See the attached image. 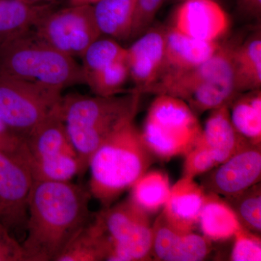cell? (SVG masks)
Masks as SVG:
<instances>
[{
    "instance_id": "7c38bea8",
    "label": "cell",
    "mask_w": 261,
    "mask_h": 261,
    "mask_svg": "<svg viewBox=\"0 0 261 261\" xmlns=\"http://www.w3.org/2000/svg\"><path fill=\"white\" fill-rule=\"evenodd\" d=\"M170 25L197 40L219 42L229 29L230 20L215 0H183L175 10Z\"/></svg>"
},
{
    "instance_id": "5bb4252c",
    "label": "cell",
    "mask_w": 261,
    "mask_h": 261,
    "mask_svg": "<svg viewBox=\"0 0 261 261\" xmlns=\"http://www.w3.org/2000/svg\"><path fill=\"white\" fill-rule=\"evenodd\" d=\"M211 251V241L203 235L180 231L159 215L152 226V255L158 260L199 261Z\"/></svg>"
},
{
    "instance_id": "8fae6325",
    "label": "cell",
    "mask_w": 261,
    "mask_h": 261,
    "mask_svg": "<svg viewBox=\"0 0 261 261\" xmlns=\"http://www.w3.org/2000/svg\"><path fill=\"white\" fill-rule=\"evenodd\" d=\"M203 175L206 192L224 197L241 193L260 182L261 146L248 144Z\"/></svg>"
},
{
    "instance_id": "7a4b0ae2",
    "label": "cell",
    "mask_w": 261,
    "mask_h": 261,
    "mask_svg": "<svg viewBox=\"0 0 261 261\" xmlns=\"http://www.w3.org/2000/svg\"><path fill=\"white\" fill-rule=\"evenodd\" d=\"M141 95L132 90L110 97L80 94L62 97L60 113L80 161V177L88 171L91 157L108 136L135 119Z\"/></svg>"
},
{
    "instance_id": "4dcf8cb0",
    "label": "cell",
    "mask_w": 261,
    "mask_h": 261,
    "mask_svg": "<svg viewBox=\"0 0 261 261\" xmlns=\"http://www.w3.org/2000/svg\"><path fill=\"white\" fill-rule=\"evenodd\" d=\"M164 0H137L129 39L135 40L148 30Z\"/></svg>"
},
{
    "instance_id": "8992f818",
    "label": "cell",
    "mask_w": 261,
    "mask_h": 261,
    "mask_svg": "<svg viewBox=\"0 0 261 261\" xmlns=\"http://www.w3.org/2000/svg\"><path fill=\"white\" fill-rule=\"evenodd\" d=\"M140 132L154 157L167 161L188 153L200 139L202 126L187 103L159 94L149 106Z\"/></svg>"
},
{
    "instance_id": "d6986e66",
    "label": "cell",
    "mask_w": 261,
    "mask_h": 261,
    "mask_svg": "<svg viewBox=\"0 0 261 261\" xmlns=\"http://www.w3.org/2000/svg\"><path fill=\"white\" fill-rule=\"evenodd\" d=\"M231 62L238 93L261 88L260 29L240 43H231Z\"/></svg>"
},
{
    "instance_id": "4fadbf2b",
    "label": "cell",
    "mask_w": 261,
    "mask_h": 261,
    "mask_svg": "<svg viewBox=\"0 0 261 261\" xmlns=\"http://www.w3.org/2000/svg\"><path fill=\"white\" fill-rule=\"evenodd\" d=\"M166 27L149 28L126 48V63L132 90L145 94L162 72L166 47Z\"/></svg>"
},
{
    "instance_id": "d590c367",
    "label": "cell",
    "mask_w": 261,
    "mask_h": 261,
    "mask_svg": "<svg viewBox=\"0 0 261 261\" xmlns=\"http://www.w3.org/2000/svg\"><path fill=\"white\" fill-rule=\"evenodd\" d=\"M100 0H70V5H94Z\"/></svg>"
},
{
    "instance_id": "30bf717a",
    "label": "cell",
    "mask_w": 261,
    "mask_h": 261,
    "mask_svg": "<svg viewBox=\"0 0 261 261\" xmlns=\"http://www.w3.org/2000/svg\"><path fill=\"white\" fill-rule=\"evenodd\" d=\"M33 184L23 154L0 150V221L20 243L25 237Z\"/></svg>"
},
{
    "instance_id": "ba28073f",
    "label": "cell",
    "mask_w": 261,
    "mask_h": 261,
    "mask_svg": "<svg viewBox=\"0 0 261 261\" xmlns=\"http://www.w3.org/2000/svg\"><path fill=\"white\" fill-rule=\"evenodd\" d=\"M96 215L111 244L107 260H150L152 226L149 214L128 198Z\"/></svg>"
},
{
    "instance_id": "277c9868",
    "label": "cell",
    "mask_w": 261,
    "mask_h": 261,
    "mask_svg": "<svg viewBox=\"0 0 261 261\" xmlns=\"http://www.w3.org/2000/svg\"><path fill=\"white\" fill-rule=\"evenodd\" d=\"M146 93L166 94L181 99L196 115L228 106L239 93L231 62V43L221 44L203 63L163 78Z\"/></svg>"
},
{
    "instance_id": "603a6c76",
    "label": "cell",
    "mask_w": 261,
    "mask_h": 261,
    "mask_svg": "<svg viewBox=\"0 0 261 261\" xmlns=\"http://www.w3.org/2000/svg\"><path fill=\"white\" fill-rule=\"evenodd\" d=\"M137 0H100L93 5L102 35L116 40L129 39Z\"/></svg>"
},
{
    "instance_id": "ffe728a7",
    "label": "cell",
    "mask_w": 261,
    "mask_h": 261,
    "mask_svg": "<svg viewBox=\"0 0 261 261\" xmlns=\"http://www.w3.org/2000/svg\"><path fill=\"white\" fill-rule=\"evenodd\" d=\"M56 5L25 4L18 0H0V47L35 28Z\"/></svg>"
},
{
    "instance_id": "1f68e13d",
    "label": "cell",
    "mask_w": 261,
    "mask_h": 261,
    "mask_svg": "<svg viewBox=\"0 0 261 261\" xmlns=\"http://www.w3.org/2000/svg\"><path fill=\"white\" fill-rule=\"evenodd\" d=\"M0 261H25L21 243L0 221Z\"/></svg>"
},
{
    "instance_id": "836d02e7",
    "label": "cell",
    "mask_w": 261,
    "mask_h": 261,
    "mask_svg": "<svg viewBox=\"0 0 261 261\" xmlns=\"http://www.w3.org/2000/svg\"><path fill=\"white\" fill-rule=\"evenodd\" d=\"M240 13L247 18L260 20L261 0H236Z\"/></svg>"
},
{
    "instance_id": "d6a6232c",
    "label": "cell",
    "mask_w": 261,
    "mask_h": 261,
    "mask_svg": "<svg viewBox=\"0 0 261 261\" xmlns=\"http://www.w3.org/2000/svg\"><path fill=\"white\" fill-rule=\"evenodd\" d=\"M25 140L15 135L0 118V150L13 154L23 152Z\"/></svg>"
},
{
    "instance_id": "7402d4cb",
    "label": "cell",
    "mask_w": 261,
    "mask_h": 261,
    "mask_svg": "<svg viewBox=\"0 0 261 261\" xmlns=\"http://www.w3.org/2000/svg\"><path fill=\"white\" fill-rule=\"evenodd\" d=\"M198 225L203 236L215 242L233 238L238 230L243 227L224 198L208 192H206Z\"/></svg>"
},
{
    "instance_id": "4316f807",
    "label": "cell",
    "mask_w": 261,
    "mask_h": 261,
    "mask_svg": "<svg viewBox=\"0 0 261 261\" xmlns=\"http://www.w3.org/2000/svg\"><path fill=\"white\" fill-rule=\"evenodd\" d=\"M224 200L236 215L240 225L255 234L261 232L260 183L247 189L238 195Z\"/></svg>"
},
{
    "instance_id": "f546056e",
    "label": "cell",
    "mask_w": 261,
    "mask_h": 261,
    "mask_svg": "<svg viewBox=\"0 0 261 261\" xmlns=\"http://www.w3.org/2000/svg\"><path fill=\"white\" fill-rule=\"evenodd\" d=\"M233 238L234 239L231 260L260 261L261 241L260 235L250 232L241 227L238 230Z\"/></svg>"
},
{
    "instance_id": "f1b7e54d",
    "label": "cell",
    "mask_w": 261,
    "mask_h": 261,
    "mask_svg": "<svg viewBox=\"0 0 261 261\" xmlns=\"http://www.w3.org/2000/svg\"><path fill=\"white\" fill-rule=\"evenodd\" d=\"M183 176L195 178L205 174L218 166L214 154L199 139L195 147L185 154Z\"/></svg>"
},
{
    "instance_id": "ac0fdd59",
    "label": "cell",
    "mask_w": 261,
    "mask_h": 261,
    "mask_svg": "<svg viewBox=\"0 0 261 261\" xmlns=\"http://www.w3.org/2000/svg\"><path fill=\"white\" fill-rule=\"evenodd\" d=\"M210 112L202 126L200 140L208 147L219 165L251 143L235 129L230 119L228 106Z\"/></svg>"
},
{
    "instance_id": "44dd1931",
    "label": "cell",
    "mask_w": 261,
    "mask_h": 261,
    "mask_svg": "<svg viewBox=\"0 0 261 261\" xmlns=\"http://www.w3.org/2000/svg\"><path fill=\"white\" fill-rule=\"evenodd\" d=\"M111 244L97 215H94L56 261L107 260Z\"/></svg>"
},
{
    "instance_id": "5b68a950",
    "label": "cell",
    "mask_w": 261,
    "mask_h": 261,
    "mask_svg": "<svg viewBox=\"0 0 261 261\" xmlns=\"http://www.w3.org/2000/svg\"><path fill=\"white\" fill-rule=\"evenodd\" d=\"M0 73L63 91L84 84L82 66L41 40L34 29L0 47Z\"/></svg>"
},
{
    "instance_id": "cb8c5ba5",
    "label": "cell",
    "mask_w": 261,
    "mask_h": 261,
    "mask_svg": "<svg viewBox=\"0 0 261 261\" xmlns=\"http://www.w3.org/2000/svg\"><path fill=\"white\" fill-rule=\"evenodd\" d=\"M228 108L237 132L252 145L261 146V89L239 94Z\"/></svg>"
},
{
    "instance_id": "3957f363",
    "label": "cell",
    "mask_w": 261,
    "mask_h": 261,
    "mask_svg": "<svg viewBox=\"0 0 261 261\" xmlns=\"http://www.w3.org/2000/svg\"><path fill=\"white\" fill-rule=\"evenodd\" d=\"M155 157L146 145L135 119L117 128L89 161V192L103 206L113 205L147 172Z\"/></svg>"
},
{
    "instance_id": "52a82bcc",
    "label": "cell",
    "mask_w": 261,
    "mask_h": 261,
    "mask_svg": "<svg viewBox=\"0 0 261 261\" xmlns=\"http://www.w3.org/2000/svg\"><path fill=\"white\" fill-rule=\"evenodd\" d=\"M62 92L0 73V118L25 140L59 105Z\"/></svg>"
},
{
    "instance_id": "9a60e30c",
    "label": "cell",
    "mask_w": 261,
    "mask_h": 261,
    "mask_svg": "<svg viewBox=\"0 0 261 261\" xmlns=\"http://www.w3.org/2000/svg\"><path fill=\"white\" fill-rule=\"evenodd\" d=\"M59 106L60 103L25 140L23 155L30 166L76 155L62 120Z\"/></svg>"
},
{
    "instance_id": "d4e9b609",
    "label": "cell",
    "mask_w": 261,
    "mask_h": 261,
    "mask_svg": "<svg viewBox=\"0 0 261 261\" xmlns=\"http://www.w3.org/2000/svg\"><path fill=\"white\" fill-rule=\"evenodd\" d=\"M171 185L166 173L160 171L146 172L130 187L129 199L147 214L163 210Z\"/></svg>"
},
{
    "instance_id": "83f0119b",
    "label": "cell",
    "mask_w": 261,
    "mask_h": 261,
    "mask_svg": "<svg viewBox=\"0 0 261 261\" xmlns=\"http://www.w3.org/2000/svg\"><path fill=\"white\" fill-rule=\"evenodd\" d=\"M128 80L126 61H121L86 77L84 84L88 86L94 95L110 97L121 94Z\"/></svg>"
},
{
    "instance_id": "484cf974",
    "label": "cell",
    "mask_w": 261,
    "mask_h": 261,
    "mask_svg": "<svg viewBox=\"0 0 261 261\" xmlns=\"http://www.w3.org/2000/svg\"><path fill=\"white\" fill-rule=\"evenodd\" d=\"M126 48L113 38H99L89 46L82 57L84 81L118 61H126Z\"/></svg>"
},
{
    "instance_id": "2e32d148",
    "label": "cell",
    "mask_w": 261,
    "mask_h": 261,
    "mask_svg": "<svg viewBox=\"0 0 261 261\" xmlns=\"http://www.w3.org/2000/svg\"><path fill=\"white\" fill-rule=\"evenodd\" d=\"M221 44L219 42L197 40L181 34L171 25L166 27L164 63L161 74L155 83L163 78L202 64L214 56Z\"/></svg>"
},
{
    "instance_id": "9c48e42d",
    "label": "cell",
    "mask_w": 261,
    "mask_h": 261,
    "mask_svg": "<svg viewBox=\"0 0 261 261\" xmlns=\"http://www.w3.org/2000/svg\"><path fill=\"white\" fill-rule=\"evenodd\" d=\"M34 32L43 42L75 59L82 58L89 46L102 36L92 5L55 8L41 19Z\"/></svg>"
},
{
    "instance_id": "6da1fadb",
    "label": "cell",
    "mask_w": 261,
    "mask_h": 261,
    "mask_svg": "<svg viewBox=\"0 0 261 261\" xmlns=\"http://www.w3.org/2000/svg\"><path fill=\"white\" fill-rule=\"evenodd\" d=\"M88 189L71 181H34L28 201L25 261H56L90 220Z\"/></svg>"
},
{
    "instance_id": "e575fe53",
    "label": "cell",
    "mask_w": 261,
    "mask_h": 261,
    "mask_svg": "<svg viewBox=\"0 0 261 261\" xmlns=\"http://www.w3.org/2000/svg\"><path fill=\"white\" fill-rule=\"evenodd\" d=\"M25 4L38 5H56L60 4L64 0H18Z\"/></svg>"
},
{
    "instance_id": "e0dca14e",
    "label": "cell",
    "mask_w": 261,
    "mask_h": 261,
    "mask_svg": "<svg viewBox=\"0 0 261 261\" xmlns=\"http://www.w3.org/2000/svg\"><path fill=\"white\" fill-rule=\"evenodd\" d=\"M205 195L203 187L195 178L183 176L171 186L161 214L173 227L185 232L194 231Z\"/></svg>"
}]
</instances>
